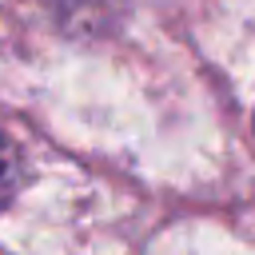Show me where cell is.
I'll return each mask as SVG.
<instances>
[{
  "mask_svg": "<svg viewBox=\"0 0 255 255\" xmlns=\"http://www.w3.org/2000/svg\"><path fill=\"white\" fill-rule=\"evenodd\" d=\"M16 187V155H12V143L0 135V199Z\"/></svg>",
  "mask_w": 255,
  "mask_h": 255,
  "instance_id": "cell-1",
  "label": "cell"
}]
</instances>
